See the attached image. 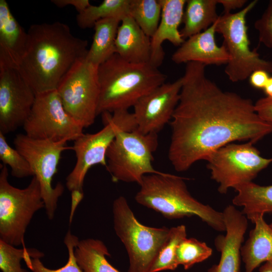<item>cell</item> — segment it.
Masks as SVG:
<instances>
[{
	"instance_id": "cell-1",
	"label": "cell",
	"mask_w": 272,
	"mask_h": 272,
	"mask_svg": "<svg viewBox=\"0 0 272 272\" xmlns=\"http://www.w3.org/2000/svg\"><path fill=\"white\" fill-rule=\"evenodd\" d=\"M206 67L188 62L181 77L168 154L178 172L234 141L255 143L272 132V126L257 114L250 99L221 89L208 77Z\"/></svg>"
},
{
	"instance_id": "cell-2",
	"label": "cell",
	"mask_w": 272,
	"mask_h": 272,
	"mask_svg": "<svg viewBox=\"0 0 272 272\" xmlns=\"http://www.w3.org/2000/svg\"><path fill=\"white\" fill-rule=\"evenodd\" d=\"M88 41L75 36L60 22L30 26L18 71L36 94L55 90L62 78L86 57Z\"/></svg>"
},
{
	"instance_id": "cell-3",
	"label": "cell",
	"mask_w": 272,
	"mask_h": 272,
	"mask_svg": "<svg viewBox=\"0 0 272 272\" xmlns=\"http://www.w3.org/2000/svg\"><path fill=\"white\" fill-rule=\"evenodd\" d=\"M98 115L128 110L143 96L165 83L167 78L150 62H130L116 53L98 66Z\"/></svg>"
},
{
	"instance_id": "cell-4",
	"label": "cell",
	"mask_w": 272,
	"mask_h": 272,
	"mask_svg": "<svg viewBox=\"0 0 272 272\" xmlns=\"http://www.w3.org/2000/svg\"><path fill=\"white\" fill-rule=\"evenodd\" d=\"M185 179H188L164 172L145 175L135 200L166 218L196 216L214 230L225 232L223 212L193 197L188 190Z\"/></svg>"
},
{
	"instance_id": "cell-5",
	"label": "cell",
	"mask_w": 272,
	"mask_h": 272,
	"mask_svg": "<svg viewBox=\"0 0 272 272\" xmlns=\"http://www.w3.org/2000/svg\"><path fill=\"white\" fill-rule=\"evenodd\" d=\"M112 212L114 231L128 254V272H150L169 236L170 228L151 227L142 224L122 196L114 200Z\"/></svg>"
},
{
	"instance_id": "cell-6",
	"label": "cell",
	"mask_w": 272,
	"mask_h": 272,
	"mask_svg": "<svg viewBox=\"0 0 272 272\" xmlns=\"http://www.w3.org/2000/svg\"><path fill=\"white\" fill-rule=\"evenodd\" d=\"M104 127L94 133H82L71 147L77 158L75 167L66 178V186L70 191H83L84 179L89 170L100 164L106 167V152L116 135L121 131L137 129L133 113L119 110L102 114Z\"/></svg>"
},
{
	"instance_id": "cell-7",
	"label": "cell",
	"mask_w": 272,
	"mask_h": 272,
	"mask_svg": "<svg viewBox=\"0 0 272 272\" xmlns=\"http://www.w3.org/2000/svg\"><path fill=\"white\" fill-rule=\"evenodd\" d=\"M0 172V240L17 247L24 246V235L35 213L45 208L41 187L33 176L21 189L8 181V169L1 165Z\"/></svg>"
},
{
	"instance_id": "cell-8",
	"label": "cell",
	"mask_w": 272,
	"mask_h": 272,
	"mask_svg": "<svg viewBox=\"0 0 272 272\" xmlns=\"http://www.w3.org/2000/svg\"><path fill=\"white\" fill-rule=\"evenodd\" d=\"M158 146L157 133L143 134L137 129L118 133L106 155V168L112 180L140 185L145 175L163 173L152 165Z\"/></svg>"
},
{
	"instance_id": "cell-9",
	"label": "cell",
	"mask_w": 272,
	"mask_h": 272,
	"mask_svg": "<svg viewBox=\"0 0 272 272\" xmlns=\"http://www.w3.org/2000/svg\"><path fill=\"white\" fill-rule=\"evenodd\" d=\"M257 3L258 1L254 0L237 12L223 13L217 21L216 32L223 36V44L230 56L225 73L233 83L248 79L256 70L272 74V61L261 58L250 47L246 17Z\"/></svg>"
},
{
	"instance_id": "cell-10",
	"label": "cell",
	"mask_w": 272,
	"mask_h": 272,
	"mask_svg": "<svg viewBox=\"0 0 272 272\" xmlns=\"http://www.w3.org/2000/svg\"><path fill=\"white\" fill-rule=\"evenodd\" d=\"M254 144L250 141L241 144L230 143L208 157L207 168L211 178L219 184L220 193L225 194L230 188L252 181L272 162V158L260 155Z\"/></svg>"
},
{
	"instance_id": "cell-11",
	"label": "cell",
	"mask_w": 272,
	"mask_h": 272,
	"mask_svg": "<svg viewBox=\"0 0 272 272\" xmlns=\"http://www.w3.org/2000/svg\"><path fill=\"white\" fill-rule=\"evenodd\" d=\"M67 142L35 139L22 133L17 134L14 139L15 149L27 160L34 176L39 182L46 214L49 220L54 217L58 199L64 191L61 183L53 187L52 181L57 172L62 152L71 149L66 146Z\"/></svg>"
},
{
	"instance_id": "cell-12",
	"label": "cell",
	"mask_w": 272,
	"mask_h": 272,
	"mask_svg": "<svg viewBox=\"0 0 272 272\" xmlns=\"http://www.w3.org/2000/svg\"><path fill=\"white\" fill-rule=\"evenodd\" d=\"M98 66L78 60L62 78L56 89L63 106L84 128L95 121L97 115L100 88Z\"/></svg>"
},
{
	"instance_id": "cell-13",
	"label": "cell",
	"mask_w": 272,
	"mask_h": 272,
	"mask_svg": "<svg viewBox=\"0 0 272 272\" xmlns=\"http://www.w3.org/2000/svg\"><path fill=\"white\" fill-rule=\"evenodd\" d=\"M23 127L30 138L54 142L75 141L84 128L65 111L56 90L36 94Z\"/></svg>"
},
{
	"instance_id": "cell-14",
	"label": "cell",
	"mask_w": 272,
	"mask_h": 272,
	"mask_svg": "<svg viewBox=\"0 0 272 272\" xmlns=\"http://www.w3.org/2000/svg\"><path fill=\"white\" fill-rule=\"evenodd\" d=\"M36 96L18 69H0V132L5 134L23 126Z\"/></svg>"
},
{
	"instance_id": "cell-15",
	"label": "cell",
	"mask_w": 272,
	"mask_h": 272,
	"mask_svg": "<svg viewBox=\"0 0 272 272\" xmlns=\"http://www.w3.org/2000/svg\"><path fill=\"white\" fill-rule=\"evenodd\" d=\"M182 84V77L172 83H164L138 101L133 114L139 132L158 134L171 121L179 100Z\"/></svg>"
},
{
	"instance_id": "cell-16",
	"label": "cell",
	"mask_w": 272,
	"mask_h": 272,
	"mask_svg": "<svg viewBox=\"0 0 272 272\" xmlns=\"http://www.w3.org/2000/svg\"><path fill=\"white\" fill-rule=\"evenodd\" d=\"M226 234L215 240L217 250L221 253L219 262L213 265L207 272H239L241 249L248 227V219L233 205L223 210Z\"/></svg>"
},
{
	"instance_id": "cell-17",
	"label": "cell",
	"mask_w": 272,
	"mask_h": 272,
	"mask_svg": "<svg viewBox=\"0 0 272 272\" xmlns=\"http://www.w3.org/2000/svg\"><path fill=\"white\" fill-rule=\"evenodd\" d=\"M218 20L205 31L185 39L173 53L171 60L176 64H226L230 59L227 50L224 44L218 45L215 40Z\"/></svg>"
},
{
	"instance_id": "cell-18",
	"label": "cell",
	"mask_w": 272,
	"mask_h": 272,
	"mask_svg": "<svg viewBox=\"0 0 272 272\" xmlns=\"http://www.w3.org/2000/svg\"><path fill=\"white\" fill-rule=\"evenodd\" d=\"M186 0H159L162 7L160 21L158 28L151 38V54L150 63L158 67L163 62L165 52L162 47L167 40L176 46L185 41L179 27L182 23Z\"/></svg>"
},
{
	"instance_id": "cell-19",
	"label": "cell",
	"mask_w": 272,
	"mask_h": 272,
	"mask_svg": "<svg viewBox=\"0 0 272 272\" xmlns=\"http://www.w3.org/2000/svg\"><path fill=\"white\" fill-rule=\"evenodd\" d=\"M27 32L13 15L7 2L0 0V69H18L24 54Z\"/></svg>"
},
{
	"instance_id": "cell-20",
	"label": "cell",
	"mask_w": 272,
	"mask_h": 272,
	"mask_svg": "<svg viewBox=\"0 0 272 272\" xmlns=\"http://www.w3.org/2000/svg\"><path fill=\"white\" fill-rule=\"evenodd\" d=\"M115 53L130 62H150L151 38L129 15L122 19L118 27L115 39Z\"/></svg>"
},
{
	"instance_id": "cell-21",
	"label": "cell",
	"mask_w": 272,
	"mask_h": 272,
	"mask_svg": "<svg viewBox=\"0 0 272 272\" xmlns=\"http://www.w3.org/2000/svg\"><path fill=\"white\" fill-rule=\"evenodd\" d=\"M252 223L254 227L241 249L244 272H253L262 263L272 260V228L263 216Z\"/></svg>"
},
{
	"instance_id": "cell-22",
	"label": "cell",
	"mask_w": 272,
	"mask_h": 272,
	"mask_svg": "<svg viewBox=\"0 0 272 272\" xmlns=\"http://www.w3.org/2000/svg\"><path fill=\"white\" fill-rule=\"evenodd\" d=\"M234 189L237 194L232 199L233 205L242 207V212L251 222L272 212V185L261 186L251 181Z\"/></svg>"
},
{
	"instance_id": "cell-23",
	"label": "cell",
	"mask_w": 272,
	"mask_h": 272,
	"mask_svg": "<svg viewBox=\"0 0 272 272\" xmlns=\"http://www.w3.org/2000/svg\"><path fill=\"white\" fill-rule=\"evenodd\" d=\"M217 0H186L180 30L185 40L209 28L219 19Z\"/></svg>"
},
{
	"instance_id": "cell-24",
	"label": "cell",
	"mask_w": 272,
	"mask_h": 272,
	"mask_svg": "<svg viewBox=\"0 0 272 272\" xmlns=\"http://www.w3.org/2000/svg\"><path fill=\"white\" fill-rule=\"evenodd\" d=\"M121 21L110 18L95 24L93 41L85 57L87 61L99 66L115 53V39Z\"/></svg>"
},
{
	"instance_id": "cell-25",
	"label": "cell",
	"mask_w": 272,
	"mask_h": 272,
	"mask_svg": "<svg viewBox=\"0 0 272 272\" xmlns=\"http://www.w3.org/2000/svg\"><path fill=\"white\" fill-rule=\"evenodd\" d=\"M75 255L83 272H120L107 260L108 248L100 240L88 238L80 240Z\"/></svg>"
},
{
	"instance_id": "cell-26",
	"label": "cell",
	"mask_w": 272,
	"mask_h": 272,
	"mask_svg": "<svg viewBox=\"0 0 272 272\" xmlns=\"http://www.w3.org/2000/svg\"><path fill=\"white\" fill-rule=\"evenodd\" d=\"M129 0H104L98 6L90 5L77 16V23L82 29L93 27L98 21L110 18L122 19L129 15Z\"/></svg>"
},
{
	"instance_id": "cell-27",
	"label": "cell",
	"mask_w": 272,
	"mask_h": 272,
	"mask_svg": "<svg viewBox=\"0 0 272 272\" xmlns=\"http://www.w3.org/2000/svg\"><path fill=\"white\" fill-rule=\"evenodd\" d=\"M128 12L130 16L151 38L161 19L162 7L159 0H129Z\"/></svg>"
},
{
	"instance_id": "cell-28",
	"label": "cell",
	"mask_w": 272,
	"mask_h": 272,
	"mask_svg": "<svg viewBox=\"0 0 272 272\" xmlns=\"http://www.w3.org/2000/svg\"><path fill=\"white\" fill-rule=\"evenodd\" d=\"M184 225L170 228L169 236L160 249L150 272L174 270L179 266L176 259V250L179 243L186 238Z\"/></svg>"
},
{
	"instance_id": "cell-29",
	"label": "cell",
	"mask_w": 272,
	"mask_h": 272,
	"mask_svg": "<svg viewBox=\"0 0 272 272\" xmlns=\"http://www.w3.org/2000/svg\"><path fill=\"white\" fill-rule=\"evenodd\" d=\"M212 248L205 242L194 238L187 237L178 245L176 250V259L178 265L187 270L194 264L209 258L212 254Z\"/></svg>"
},
{
	"instance_id": "cell-30",
	"label": "cell",
	"mask_w": 272,
	"mask_h": 272,
	"mask_svg": "<svg viewBox=\"0 0 272 272\" xmlns=\"http://www.w3.org/2000/svg\"><path fill=\"white\" fill-rule=\"evenodd\" d=\"M28 256L41 258L44 253L34 248L23 246L19 249L0 240V269L2 272H28L22 268L21 261Z\"/></svg>"
},
{
	"instance_id": "cell-31",
	"label": "cell",
	"mask_w": 272,
	"mask_h": 272,
	"mask_svg": "<svg viewBox=\"0 0 272 272\" xmlns=\"http://www.w3.org/2000/svg\"><path fill=\"white\" fill-rule=\"evenodd\" d=\"M79 238L69 230L64 239L63 242L68 251V260L62 267L52 269L45 267L39 258H32L28 256L24 259L27 266L32 272H83L77 261L75 249L79 242Z\"/></svg>"
},
{
	"instance_id": "cell-32",
	"label": "cell",
	"mask_w": 272,
	"mask_h": 272,
	"mask_svg": "<svg viewBox=\"0 0 272 272\" xmlns=\"http://www.w3.org/2000/svg\"><path fill=\"white\" fill-rule=\"evenodd\" d=\"M0 159L4 165L11 169V174L16 178L34 176L33 171L27 160L16 149L11 147L2 132H0Z\"/></svg>"
},
{
	"instance_id": "cell-33",
	"label": "cell",
	"mask_w": 272,
	"mask_h": 272,
	"mask_svg": "<svg viewBox=\"0 0 272 272\" xmlns=\"http://www.w3.org/2000/svg\"><path fill=\"white\" fill-rule=\"evenodd\" d=\"M258 33L260 43L272 48V0L269 1L265 11L254 24Z\"/></svg>"
},
{
	"instance_id": "cell-34",
	"label": "cell",
	"mask_w": 272,
	"mask_h": 272,
	"mask_svg": "<svg viewBox=\"0 0 272 272\" xmlns=\"http://www.w3.org/2000/svg\"><path fill=\"white\" fill-rule=\"evenodd\" d=\"M254 108L259 117L272 126V98H260L254 103Z\"/></svg>"
},
{
	"instance_id": "cell-35",
	"label": "cell",
	"mask_w": 272,
	"mask_h": 272,
	"mask_svg": "<svg viewBox=\"0 0 272 272\" xmlns=\"http://www.w3.org/2000/svg\"><path fill=\"white\" fill-rule=\"evenodd\" d=\"M269 77L268 72L260 70L252 72L248 79L252 87L256 89H263Z\"/></svg>"
},
{
	"instance_id": "cell-36",
	"label": "cell",
	"mask_w": 272,
	"mask_h": 272,
	"mask_svg": "<svg viewBox=\"0 0 272 272\" xmlns=\"http://www.w3.org/2000/svg\"><path fill=\"white\" fill-rule=\"evenodd\" d=\"M53 3L58 8H63L67 6H73L80 13L89 7L91 4L88 0H52Z\"/></svg>"
},
{
	"instance_id": "cell-37",
	"label": "cell",
	"mask_w": 272,
	"mask_h": 272,
	"mask_svg": "<svg viewBox=\"0 0 272 272\" xmlns=\"http://www.w3.org/2000/svg\"><path fill=\"white\" fill-rule=\"evenodd\" d=\"M218 4H221L224 8L223 13H232V10L241 9L245 6L246 0H217ZM246 6V5H245Z\"/></svg>"
},
{
	"instance_id": "cell-38",
	"label": "cell",
	"mask_w": 272,
	"mask_h": 272,
	"mask_svg": "<svg viewBox=\"0 0 272 272\" xmlns=\"http://www.w3.org/2000/svg\"><path fill=\"white\" fill-rule=\"evenodd\" d=\"M84 198V192L82 190L75 189L71 191V207L70 216V223L72 221L75 210Z\"/></svg>"
},
{
	"instance_id": "cell-39",
	"label": "cell",
	"mask_w": 272,
	"mask_h": 272,
	"mask_svg": "<svg viewBox=\"0 0 272 272\" xmlns=\"http://www.w3.org/2000/svg\"><path fill=\"white\" fill-rule=\"evenodd\" d=\"M266 97L272 98V76H270L265 87L263 89Z\"/></svg>"
},
{
	"instance_id": "cell-40",
	"label": "cell",
	"mask_w": 272,
	"mask_h": 272,
	"mask_svg": "<svg viewBox=\"0 0 272 272\" xmlns=\"http://www.w3.org/2000/svg\"><path fill=\"white\" fill-rule=\"evenodd\" d=\"M259 272H272V260L264 263L260 266Z\"/></svg>"
},
{
	"instance_id": "cell-41",
	"label": "cell",
	"mask_w": 272,
	"mask_h": 272,
	"mask_svg": "<svg viewBox=\"0 0 272 272\" xmlns=\"http://www.w3.org/2000/svg\"><path fill=\"white\" fill-rule=\"evenodd\" d=\"M270 226L271 227V228H272V223H271L270 224H269Z\"/></svg>"
},
{
	"instance_id": "cell-42",
	"label": "cell",
	"mask_w": 272,
	"mask_h": 272,
	"mask_svg": "<svg viewBox=\"0 0 272 272\" xmlns=\"http://www.w3.org/2000/svg\"><path fill=\"white\" fill-rule=\"evenodd\" d=\"M28 272H29V271H28Z\"/></svg>"
}]
</instances>
